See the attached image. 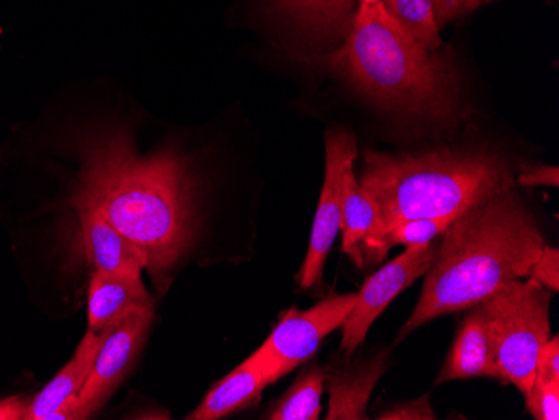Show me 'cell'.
<instances>
[{"instance_id": "cell-1", "label": "cell", "mask_w": 559, "mask_h": 420, "mask_svg": "<svg viewBox=\"0 0 559 420\" xmlns=\"http://www.w3.org/2000/svg\"><path fill=\"white\" fill-rule=\"evenodd\" d=\"M147 136L146 112L96 84L37 131L31 153L61 184L66 205L96 209L140 250L162 290L193 243L201 183L183 144Z\"/></svg>"}, {"instance_id": "cell-2", "label": "cell", "mask_w": 559, "mask_h": 420, "mask_svg": "<svg viewBox=\"0 0 559 420\" xmlns=\"http://www.w3.org/2000/svg\"><path fill=\"white\" fill-rule=\"evenodd\" d=\"M543 244L536 219L514 190L471 206L442 233L419 302L397 340L430 320L479 305L510 281L527 278Z\"/></svg>"}, {"instance_id": "cell-3", "label": "cell", "mask_w": 559, "mask_h": 420, "mask_svg": "<svg viewBox=\"0 0 559 420\" xmlns=\"http://www.w3.org/2000/svg\"><path fill=\"white\" fill-rule=\"evenodd\" d=\"M330 65L380 108L439 124L460 116L454 68L405 33L382 2L359 5Z\"/></svg>"}, {"instance_id": "cell-4", "label": "cell", "mask_w": 559, "mask_h": 420, "mask_svg": "<svg viewBox=\"0 0 559 420\" xmlns=\"http://www.w3.org/2000/svg\"><path fill=\"white\" fill-rule=\"evenodd\" d=\"M359 183L377 206L376 227L364 241L409 219L457 218L471 206L514 190L510 165L495 152L454 147L399 155L366 152Z\"/></svg>"}, {"instance_id": "cell-5", "label": "cell", "mask_w": 559, "mask_h": 420, "mask_svg": "<svg viewBox=\"0 0 559 420\" xmlns=\"http://www.w3.org/2000/svg\"><path fill=\"white\" fill-rule=\"evenodd\" d=\"M489 322L498 379L526 394L535 382L536 363L551 338V291L531 278L513 280L483 302Z\"/></svg>"}, {"instance_id": "cell-6", "label": "cell", "mask_w": 559, "mask_h": 420, "mask_svg": "<svg viewBox=\"0 0 559 420\" xmlns=\"http://www.w3.org/2000/svg\"><path fill=\"white\" fill-rule=\"evenodd\" d=\"M355 302L357 293L332 295L305 312L292 309L280 320L265 344L253 353L269 385L312 359L322 341L342 328Z\"/></svg>"}, {"instance_id": "cell-7", "label": "cell", "mask_w": 559, "mask_h": 420, "mask_svg": "<svg viewBox=\"0 0 559 420\" xmlns=\"http://www.w3.org/2000/svg\"><path fill=\"white\" fill-rule=\"evenodd\" d=\"M153 305L133 307L105 327L93 370L75 399V420L90 419L133 370L153 322Z\"/></svg>"}, {"instance_id": "cell-8", "label": "cell", "mask_w": 559, "mask_h": 420, "mask_svg": "<svg viewBox=\"0 0 559 420\" xmlns=\"http://www.w3.org/2000/svg\"><path fill=\"white\" fill-rule=\"evenodd\" d=\"M438 244L424 243L407 247L402 255L382 266L364 284L357 293V302L342 325L341 350L347 359L366 341L367 334L389 303L409 288L417 278L427 274L435 260Z\"/></svg>"}, {"instance_id": "cell-9", "label": "cell", "mask_w": 559, "mask_h": 420, "mask_svg": "<svg viewBox=\"0 0 559 420\" xmlns=\"http://www.w3.org/2000/svg\"><path fill=\"white\" fill-rule=\"evenodd\" d=\"M357 158V143L347 131H329L325 136V178L313 219L309 250L301 265L298 281L312 288L323 280L326 256L341 231V196L344 172Z\"/></svg>"}, {"instance_id": "cell-10", "label": "cell", "mask_w": 559, "mask_h": 420, "mask_svg": "<svg viewBox=\"0 0 559 420\" xmlns=\"http://www.w3.org/2000/svg\"><path fill=\"white\" fill-rule=\"evenodd\" d=\"M263 15L301 43L344 40L354 22L355 0H259Z\"/></svg>"}, {"instance_id": "cell-11", "label": "cell", "mask_w": 559, "mask_h": 420, "mask_svg": "<svg viewBox=\"0 0 559 420\" xmlns=\"http://www.w3.org/2000/svg\"><path fill=\"white\" fill-rule=\"evenodd\" d=\"M467 310L455 331L451 352L436 381L438 384L474 377L498 379L485 305L479 303Z\"/></svg>"}, {"instance_id": "cell-12", "label": "cell", "mask_w": 559, "mask_h": 420, "mask_svg": "<svg viewBox=\"0 0 559 420\" xmlns=\"http://www.w3.org/2000/svg\"><path fill=\"white\" fill-rule=\"evenodd\" d=\"M388 353L357 363L326 367L325 388L330 394L326 420L367 419V406L380 375L388 369Z\"/></svg>"}, {"instance_id": "cell-13", "label": "cell", "mask_w": 559, "mask_h": 420, "mask_svg": "<svg viewBox=\"0 0 559 420\" xmlns=\"http://www.w3.org/2000/svg\"><path fill=\"white\" fill-rule=\"evenodd\" d=\"M141 274L143 269L138 268L94 269L87 293V331H103L112 319L133 307L153 305Z\"/></svg>"}, {"instance_id": "cell-14", "label": "cell", "mask_w": 559, "mask_h": 420, "mask_svg": "<svg viewBox=\"0 0 559 420\" xmlns=\"http://www.w3.org/2000/svg\"><path fill=\"white\" fill-rule=\"evenodd\" d=\"M80 219L78 247L94 269H144L143 255L96 209L75 208Z\"/></svg>"}, {"instance_id": "cell-15", "label": "cell", "mask_w": 559, "mask_h": 420, "mask_svg": "<svg viewBox=\"0 0 559 420\" xmlns=\"http://www.w3.org/2000/svg\"><path fill=\"white\" fill-rule=\"evenodd\" d=\"M105 338V328L99 332L87 331L72 359L39 394L34 395L27 406L24 420H49V417L66 404H75L83 391L96 360L100 341Z\"/></svg>"}, {"instance_id": "cell-16", "label": "cell", "mask_w": 559, "mask_h": 420, "mask_svg": "<svg viewBox=\"0 0 559 420\" xmlns=\"http://www.w3.org/2000/svg\"><path fill=\"white\" fill-rule=\"evenodd\" d=\"M269 385L255 357L245 360L241 365L213 385L205 399L193 412L190 420H216L231 416L238 410L255 406L262 397L263 388Z\"/></svg>"}, {"instance_id": "cell-17", "label": "cell", "mask_w": 559, "mask_h": 420, "mask_svg": "<svg viewBox=\"0 0 559 420\" xmlns=\"http://www.w3.org/2000/svg\"><path fill=\"white\" fill-rule=\"evenodd\" d=\"M377 221V206L373 197L364 190L355 178L354 165L348 166L342 181L341 231L342 252L350 256L359 268H366L362 241Z\"/></svg>"}, {"instance_id": "cell-18", "label": "cell", "mask_w": 559, "mask_h": 420, "mask_svg": "<svg viewBox=\"0 0 559 420\" xmlns=\"http://www.w3.org/2000/svg\"><path fill=\"white\" fill-rule=\"evenodd\" d=\"M325 392V372L319 365H310L298 375L287 394L270 410V420H317L322 412V395Z\"/></svg>"}, {"instance_id": "cell-19", "label": "cell", "mask_w": 559, "mask_h": 420, "mask_svg": "<svg viewBox=\"0 0 559 420\" xmlns=\"http://www.w3.org/2000/svg\"><path fill=\"white\" fill-rule=\"evenodd\" d=\"M454 219L451 216H442V218H419L402 221V224L389 228L379 237L364 241V259H367V262L373 265V263L382 262L389 250L394 249L397 244L413 247V244L430 243L436 237L444 233L445 228Z\"/></svg>"}, {"instance_id": "cell-20", "label": "cell", "mask_w": 559, "mask_h": 420, "mask_svg": "<svg viewBox=\"0 0 559 420\" xmlns=\"http://www.w3.org/2000/svg\"><path fill=\"white\" fill-rule=\"evenodd\" d=\"M382 5L414 40L430 51H438L441 47V26L432 0H382Z\"/></svg>"}, {"instance_id": "cell-21", "label": "cell", "mask_w": 559, "mask_h": 420, "mask_svg": "<svg viewBox=\"0 0 559 420\" xmlns=\"http://www.w3.org/2000/svg\"><path fill=\"white\" fill-rule=\"evenodd\" d=\"M527 412L536 420L559 419V382H533L530 391L524 394Z\"/></svg>"}, {"instance_id": "cell-22", "label": "cell", "mask_w": 559, "mask_h": 420, "mask_svg": "<svg viewBox=\"0 0 559 420\" xmlns=\"http://www.w3.org/2000/svg\"><path fill=\"white\" fill-rule=\"evenodd\" d=\"M527 278L538 281L549 291L559 290V252L548 244H543L538 259L531 266Z\"/></svg>"}, {"instance_id": "cell-23", "label": "cell", "mask_w": 559, "mask_h": 420, "mask_svg": "<svg viewBox=\"0 0 559 420\" xmlns=\"http://www.w3.org/2000/svg\"><path fill=\"white\" fill-rule=\"evenodd\" d=\"M380 420H435V410L430 407V395L426 394L419 399L409 400V403L397 404L392 409L379 413Z\"/></svg>"}, {"instance_id": "cell-24", "label": "cell", "mask_w": 559, "mask_h": 420, "mask_svg": "<svg viewBox=\"0 0 559 420\" xmlns=\"http://www.w3.org/2000/svg\"><path fill=\"white\" fill-rule=\"evenodd\" d=\"M535 381L551 384L559 382V338L552 337L546 341L542 352H539L538 363H536Z\"/></svg>"}, {"instance_id": "cell-25", "label": "cell", "mask_w": 559, "mask_h": 420, "mask_svg": "<svg viewBox=\"0 0 559 420\" xmlns=\"http://www.w3.org/2000/svg\"><path fill=\"white\" fill-rule=\"evenodd\" d=\"M438 17L439 26H444L448 22L469 14L474 9L483 4V0H432Z\"/></svg>"}, {"instance_id": "cell-26", "label": "cell", "mask_w": 559, "mask_h": 420, "mask_svg": "<svg viewBox=\"0 0 559 420\" xmlns=\"http://www.w3.org/2000/svg\"><path fill=\"white\" fill-rule=\"evenodd\" d=\"M558 168L556 166H531L527 171L521 172L520 184L523 187H551L558 188Z\"/></svg>"}, {"instance_id": "cell-27", "label": "cell", "mask_w": 559, "mask_h": 420, "mask_svg": "<svg viewBox=\"0 0 559 420\" xmlns=\"http://www.w3.org/2000/svg\"><path fill=\"white\" fill-rule=\"evenodd\" d=\"M27 406H29V400L22 399V397L2 400L0 403V420L24 419Z\"/></svg>"}, {"instance_id": "cell-28", "label": "cell", "mask_w": 559, "mask_h": 420, "mask_svg": "<svg viewBox=\"0 0 559 420\" xmlns=\"http://www.w3.org/2000/svg\"><path fill=\"white\" fill-rule=\"evenodd\" d=\"M382 0H359V4H379Z\"/></svg>"}, {"instance_id": "cell-29", "label": "cell", "mask_w": 559, "mask_h": 420, "mask_svg": "<svg viewBox=\"0 0 559 420\" xmlns=\"http://www.w3.org/2000/svg\"><path fill=\"white\" fill-rule=\"evenodd\" d=\"M483 2H491V0H483Z\"/></svg>"}]
</instances>
